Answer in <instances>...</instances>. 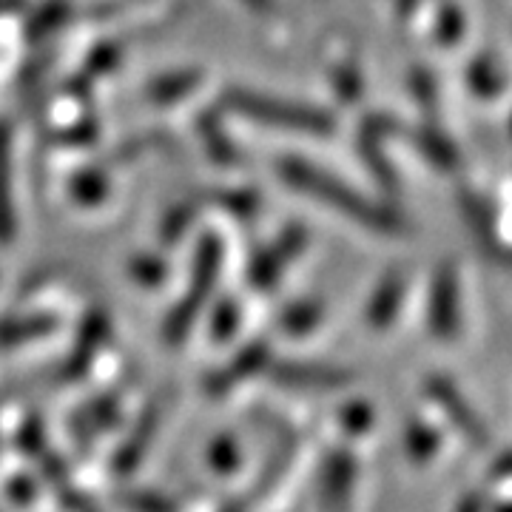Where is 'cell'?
I'll list each match as a JSON object with an SVG mask.
<instances>
[{
	"label": "cell",
	"instance_id": "obj_1",
	"mask_svg": "<svg viewBox=\"0 0 512 512\" xmlns=\"http://www.w3.org/2000/svg\"><path fill=\"white\" fill-rule=\"evenodd\" d=\"M279 171H282V177H285L293 188L308 191L313 200L325 202L333 211L348 214L350 220L365 225V228L382 231V234H396V231H402L404 228V222L399 220L393 211H387L379 202L362 197L359 191H353V188L342 183V180L325 174L322 168H313V165L302 163V160H285V163L279 165Z\"/></svg>",
	"mask_w": 512,
	"mask_h": 512
},
{
	"label": "cell",
	"instance_id": "obj_2",
	"mask_svg": "<svg viewBox=\"0 0 512 512\" xmlns=\"http://www.w3.org/2000/svg\"><path fill=\"white\" fill-rule=\"evenodd\" d=\"M228 103L242 117H251V120H259V123H268V126L305 131V134H330L333 131V120L325 111L296 106V103H288V100H274V97L254 92H231Z\"/></svg>",
	"mask_w": 512,
	"mask_h": 512
},
{
	"label": "cell",
	"instance_id": "obj_3",
	"mask_svg": "<svg viewBox=\"0 0 512 512\" xmlns=\"http://www.w3.org/2000/svg\"><path fill=\"white\" fill-rule=\"evenodd\" d=\"M217 271H220V248H217L214 242H208L200 256V262H197V271H194V288H191V293L177 305L174 316L168 319V339H171V342H177V339H183L185 336V328L194 322V316L200 311L197 305H202V302L208 299L211 288H214Z\"/></svg>",
	"mask_w": 512,
	"mask_h": 512
},
{
	"label": "cell",
	"instance_id": "obj_4",
	"mask_svg": "<svg viewBox=\"0 0 512 512\" xmlns=\"http://www.w3.org/2000/svg\"><path fill=\"white\" fill-rule=\"evenodd\" d=\"M430 396H433V402L439 404V410L447 416V421L473 447H478V450H487L490 447V441H493L490 439V430L484 427V421L478 419L476 410L464 402V396L458 393L453 384L447 382V379H433L430 382Z\"/></svg>",
	"mask_w": 512,
	"mask_h": 512
},
{
	"label": "cell",
	"instance_id": "obj_5",
	"mask_svg": "<svg viewBox=\"0 0 512 512\" xmlns=\"http://www.w3.org/2000/svg\"><path fill=\"white\" fill-rule=\"evenodd\" d=\"M430 325L441 339L456 336L458 330V274L453 265H441L430 293Z\"/></svg>",
	"mask_w": 512,
	"mask_h": 512
},
{
	"label": "cell",
	"instance_id": "obj_6",
	"mask_svg": "<svg viewBox=\"0 0 512 512\" xmlns=\"http://www.w3.org/2000/svg\"><path fill=\"white\" fill-rule=\"evenodd\" d=\"M274 376L288 387H339L348 382V373L325 365H279Z\"/></svg>",
	"mask_w": 512,
	"mask_h": 512
},
{
	"label": "cell",
	"instance_id": "obj_7",
	"mask_svg": "<svg viewBox=\"0 0 512 512\" xmlns=\"http://www.w3.org/2000/svg\"><path fill=\"white\" fill-rule=\"evenodd\" d=\"M402 291V276H393L390 282H384V288L379 291V296L373 299V311H370V322H373V325H384V322L393 319V313L399 308V299H402Z\"/></svg>",
	"mask_w": 512,
	"mask_h": 512
},
{
	"label": "cell",
	"instance_id": "obj_8",
	"mask_svg": "<svg viewBox=\"0 0 512 512\" xmlns=\"http://www.w3.org/2000/svg\"><path fill=\"white\" fill-rule=\"evenodd\" d=\"M9 151L0 143V237L12 234V197H9Z\"/></svg>",
	"mask_w": 512,
	"mask_h": 512
},
{
	"label": "cell",
	"instance_id": "obj_9",
	"mask_svg": "<svg viewBox=\"0 0 512 512\" xmlns=\"http://www.w3.org/2000/svg\"><path fill=\"white\" fill-rule=\"evenodd\" d=\"M495 476H512V453L498 458V464H495Z\"/></svg>",
	"mask_w": 512,
	"mask_h": 512
},
{
	"label": "cell",
	"instance_id": "obj_10",
	"mask_svg": "<svg viewBox=\"0 0 512 512\" xmlns=\"http://www.w3.org/2000/svg\"><path fill=\"white\" fill-rule=\"evenodd\" d=\"M15 3H18V0H0V12H3L6 6H15Z\"/></svg>",
	"mask_w": 512,
	"mask_h": 512
}]
</instances>
